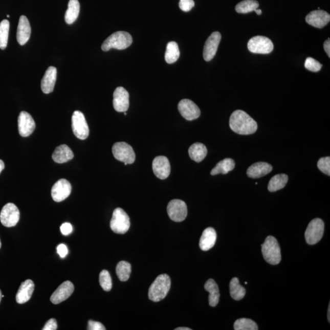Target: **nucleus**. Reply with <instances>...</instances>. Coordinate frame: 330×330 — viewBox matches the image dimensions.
Segmentation results:
<instances>
[{
  "mask_svg": "<svg viewBox=\"0 0 330 330\" xmlns=\"http://www.w3.org/2000/svg\"><path fill=\"white\" fill-rule=\"evenodd\" d=\"M180 56L179 46L175 42H169L166 46L165 55V61L168 64H172L177 61Z\"/></svg>",
  "mask_w": 330,
  "mask_h": 330,
  "instance_id": "obj_32",
  "label": "nucleus"
},
{
  "mask_svg": "<svg viewBox=\"0 0 330 330\" xmlns=\"http://www.w3.org/2000/svg\"><path fill=\"white\" fill-rule=\"evenodd\" d=\"M57 78V69L53 66L47 69L41 81V89L43 93L50 94L54 90Z\"/></svg>",
  "mask_w": 330,
  "mask_h": 330,
  "instance_id": "obj_21",
  "label": "nucleus"
},
{
  "mask_svg": "<svg viewBox=\"0 0 330 330\" xmlns=\"http://www.w3.org/2000/svg\"><path fill=\"white\" fill-rule=\"evenodd\" d=\"M20 211L13 203H8L3 207L0 213V221L5 227L11 228L19 221Z\"/></svg>",
  "mask_w": 330,
  "mask_h": 330,
  "instance_id": "obj_10",
  "label": "nucleus"
},
{
  "mask_svg": "<svg viewBox=\"0 0 330 330\" xmlns=\"http://www.w3.org/2000/svg\"><path fill=\"white\" fill-rule=\"evenodd\" d=\"M18 127L20 136L28 137L35 130V122L29 113L21 112L18 116Z\"/></svg>",
  "mask_w": 330,
  "mask_h": 330,
  "instance_id": "obj_16",
  "label": "nucleus"
},
{
  "mask_svg": "<svg viewBox=\"0 0 330 330\" xmlns=\"http://www.w3.org/2000/svg\"><path fill=\"white\" fill-rule=\"evenodd\" d=\"M72 127L75 136L78 139L86 140L89 136V127L83 113L74 112L72 117Z\"/></svg>",
  "mask_w": 330,
  "mask_h": 330,
  "instance_id": "obj_9",
  "label": "nucleus"
},
{
  "mask_svg": "<svg viewBox=\"0 0 330 330\" xmlns=\"http://www.w3.org/2000/svg\"><path fill=\"white\" fill-rule=\"evenodd\" d=\"M330 20V15L325 11H311L306 17L307 24L314 27L322 28L327 25Z\"/></svg>",
  "mask_w": 330,
  "mask_h": 330,
  "instance_id": "obj_19",
  "label": "nucleus"
},
{
  "mask_svg": "<svg viewBox=\"0 0 330 330\" xmlns=\"http://www.w3.org/2000/svg\"><path fill=\"white\" fill-rule=\"evenodd\" d=\"M274 46L268 37L257 36L252 37L248 43L249 51L258 54H269L273 51Z\"/></svg>",
  "mask_w": 330,
  "mask_h": 330,
  "instance_id": "obj_8",
  "label": "nucleus"
},
{
  "mask_svg": "<svg viewBox=\"0 0 330 330\" xmlns=\"http://www.w3.org/2000/svg\"><path fill=\"white\" fill-rule=\"evenodd\" d=\"M175 330H191V329L187 327H179L175 329Z\"/></svg>",
  "mask_w": 330,
  "mask_h": 330,
  "instance_id": "obj_47",
  "label": "nucleus"
},
{
  "mask_svg": "<svg viewBox=\"0 0 330 330\" xmlns=\"http://www.w3.org/2000/svg\"><path fill=\"white\" fill-rule=\"evenodd\" d=\"M88 330H105L106 328L102 323L90 320L88 321Z\"/></svg>",
  "mask_w": 330,
  "mask_h": 330,
  "instance_id": "obj_41",
  "label": "nucleus"
},
{
  "mask_svg": "<svg viewBox=\"0 0 330 330\" xmlns=\"http://www.w3.org/2000/svg\"><path fill=\"white\" fill-rule=\"evenodd\" d=\"M116 274L119 280L125 282L130 278L131 272V267L130 263L127 261L119 262L116 268Z\"/></svg>",
  "mask_w": 330,
  "mask_h": 330,
  "instance_id": "obj_33",
  "label": "nucleus"
},
{
  "mask_svg": "<svg viewBox=\"0 0 330 330\" xmlns=\"http://www.w3.org/2000/svg\"><path fill=\"white\" fill-rule=\"evenodd\" d=\"M5 168V163L3 162V160H0V174Z\"/></svg>",
  "mask_w": 330,
  "mask_h": 330,
  "instance_id": "obj_46",
  "label": "nucleus"
},
{
  "mask_svg": "<svg viewBox=\"0 0 330 330\" xmlns=\"http://www.w3.org/2000/svg\"><path fill=\"white\" fill-rule=\"evenodd\" d=\"M9 21L3 20L0 23V49L5 50L7 47L9 36Z\"/></svg>",
  "mask_w": 330,
  "mask_h": 330,
  "instance_id": "obj_35",
  "label": "nucleus"
},
{
  "mask_svg": "<svg viewBox=\"0 0 330 330\" xmlns=\"http://www.w3.org/2000/svg\"><path fill=\"white\" fill-rule=\"evenodd\" d=\"M171 288V279L167 274H162L153 282L149 289V298L153 302L164 299Z\"/></svg>",
  "mask_w": 330,
  "mask_h": 330,
  "instance_id": "obj_2",
  "label": "nucleus"
},
{
  "mask_svg": "<svg viewBox=\"0 0 330 330\" xmlns=\"http://www.w3.org/2000/svg\"><path fill=\"white\" fill-rule=\"evenodd\" d=\"M222 36L218 31L212 33L207 39L204 47L203 58L206 61H211L214 58L221 40Z\"/></svg>",
  "mask_w": 330,
  "mask_h": 330,
  "instance_id": "obj_15",
  "label": "nucleus"
},
{
  "mask_svg": "<svg viewBox=\"0 0 330 330\" xmlns=\"http://www.w3.org/2000/svg\"><path fill=\"white\" fill-rule=\"evenodd\" d=\"M2 247V243H1V240H0V248H1Z\"/></svg>",
  "mask_w": 330,
  "mask_h": 330,
  "instance_id": "obj_51",
  "label": "nucleus"
},
{
  "mask_svg": "<svg viewBox=\"0 0 330 330\" xmlns=\"http://www.w3.org/2000/svg\"><path fill=\"white\" fill-rule=\"evenodd\" d=\"M271 165L266 162H257L248 168L247 171L248 177L257 179L263 177L272 171Z\"/></svg>",
  "mask_w": 330,
  "mask_h": 330,
  "instance_id": "obj_23",
  "label": "nucleus"
},
{
  "mask_svg": "<svg viewBox=\"0 0 330 330\" xmlns=\"http://www.w3.org/2000/svg\"><path fill=\"white\" fill-rule=\"evenodd\" d=\"M34 284L31 279L21 282L16 295V301L18 304L27 303L30 300L34 292Z\"/></svg>",
  "mask_w": 330,
  "mask_h": 330,
  "instance_id": "obj_22",
  "label": "nucleus"
},
{
  "mask_svg": "<svg viewBox=\"0 0 330 330\" xmlns=\"http://www.w3.org/2000/svg\"><path fill=\"white\" fill-rule=\"evenodd\" d=\"M229 288H230L231 296L235 300H241L246 294L245 289L240 284L237 278H233L231 279L229 283Z\"/></svg>",
  "mask_w": 330,
  "mask_h": 330,
  "instance_id": "obj_31",
  "label": "nucleus"
},
{
  "mask_svg": "<svg viewBox=\"0 0 330 330\" xmlns=\"http://www.w3.org/2000/svg\"><path fill=\"white\" fill-rule=\"evenodd\" d=\"M323 48H324L325 51L326 53V54L328 55V57H330V40L329 39L326 40V41L323 43Z\"/></svg>",
  "mask_w": 330,
  "mask_h": 330,
  "instance_id": "obj_45",
  "label": "nucleus"
},
{
  "mask_svg": "<svg viewBox=\"0 0 330 330\" xmlns=\"http://www.w3.org/2000/svg\"><path fill=\"white\" fill-rule=\"evenodd\" d=\"M262 253L264 259L271 265H277L281 262L280 247L277 240L273 236H268L262 245Z\"/></svg>",
  "mask_w": 330,
  "mask_h": 330,
  "instance_id": "obj_4",
  "label": "nucleus"
},
{
  "mask_svg": "<svg viewBox=\"0 0 330 330\" xmlns=\"http://www.w3.org/2000/svg\"><path fill=\"white\" fill-rule=\"evenodd\" d=\"M57 253L61 258H64L67 256L68 253V249L67 246L64 244H59L56 248Z\"/></svg>",
  "mask_w": 330,
  "mask_h": 330,
  "instance_id": "obj_44",
  "label": "nucleus"
},
{
  "mask_svg": "<svg viewBox=\"0 0 330 330\" xmlns=\"http://www.w3.org/2000/svg\"><path fill=\"white\" fill-rule=\"evenodd\" d=\"M167 212L169 217L175 222H181L187 216V206L184 201L180 200H171L168 203Z\"/></svg>",
  "mask_w": 330,
  "mask_h": 330,
  "instance_id": "obj_11",
  "label": "nucleus"
},
{
  "mask_svg": "<svg viewBox=\"0 0 330 330\" xmlns=\"http://www.w3.org/2000/svg\"><path fill=\"white\" fill-rule=\"evenodd\" d=\"M152 169L154 174L157 178L162 180L168 178L171 172V165L167 157L165 156L156 157L153 160Z\"/></svg>",
  "mask_w": 330,
  "mask_h": 330,
  "instance_id": "obj_17",
  "label": "nucleus"
},
{
  "mask_svg": "<svg viewBox=\"0 0 330 330\" xmlns=\"http://www.w3.org/2000/svg\"><path fill=\"white\" fill-rule=\"evenodd\" d=\"M2 298V291H0V302H1Z\"/></svg>",
  "mask_w": 330,
  "mask_h": 330,
  "instance_id": "obj_50",
  "label": "nucleus"
},
{
  "mask_svg": "<svg viewBox=\"0 0 330 330\" xmlns=\"http://www.w3.org/2000/svg\"><path fill=\"white\" fill-rule=\"evenodd\" d=\"M329 315H330V304H329L328 310V315H327L328 320L329 322L330 321V316Z\"/></svg>",
  "mask_w": 330,
  "mask_h": 330,
  "instance_id": "obj_49",
  "label": "nucleus"
},
{
  "mask_svg": "<svg viewBox=\"0 0 330 330\" xmlns=\"http://www.w3.org/2000/svg\"><path fill=\"white\" fill-rule=\"evenodd\" d=\"M188 153L191 159L199 163L206 158L207 154V147L202 143H196L190 147Z\"/></svg>",
  "mask_w": 330,
  "mask_h": 330,
  "instance_id": "obj_27",
  "label": "nucleus"
},
{
  "mask_svg": "<svg viewBox=\"0 0 330 330\" xmlns=\"http://www.w3.org/2000/svg\"><path fill=\"white\" fill-rule=\"evenodd\" d=\"M234 328L235 330H257L258 329V326L253 320L242 318L235 322Z\"/></svg>",
  "mask_w": 330,
  "mask_h": 330,
  "instance_id": "obj_36",
  "label": "nucleus"
},
{
  "mask_svg": "<svg viewBox=\"0 0 330 330\" xmlns=\"http://www.w3.org/2000/svg\"><path fill=\"white\" fill-rule=\"evenodd\" d=\"M259 3L256 0H244L235 6V11L240 14H247L258 8Z\"/></svg>",
  "mask_w": 330,
  "mask_h": 330,
  "instance_id": "obj_34",
  "label": "nucleus"
},
{
  "mask_svg": "<svg viewBox=\"0 0 330 330\" xmlns=\"http://www.w3.org/2000/svg\"><path fill=\"white\" fill-rule=\"evenodd\" d=\"M113 107L116 112H125L129 108V94L123 87L116 88L113 93Z\"/></svg>",
  "mask_w": 330,
  "mask_h": 330,
  "instance_id": "obj_14",
  "label": "nucleus"
},
{
  "mask_svg": "<svg viewBox=\"0 0 330 330\" xmlns=\"http://www.w3.org/2000/svg\"><path fill=\"white\" fill-rule=\"evenodd\" d=\"M112 152L115 158L119 161L124 162L125 165L132 164L135 162L136 156L134 150L127 143H116L113 146Z\"/></svg>",
  "mask_w": 330,
  "mask_h": 330,
  "instance_id": "obj_7",
  "label": "nucleus"
},
{
  "mask_svg": "<svg viewBox=\"0 0 330 330\" xmlns=\"http://www.w3.org/2000/svg\"><path fill=\"white\" fill-rule=\"evenodd\" d=\"M229 126L235 133L244 135L253 134L257 129V122L246 112L239 109L232 113Z\"/></svg>",
  "mask_w": 330,
  "mask_h": 330,
  "instance_id": "obj_1",
  "label": "nucleus"
},
{
  "mask_svg": "<svg viewBox=\"0 0 330 330\" xmlns=\"http://www.w3.org/2000/svg\"><path fill=\"white\" fill-rule=\"evenodd\" d=\"M130 221L129 216L121 208H116L113 213L110 222V228L116 234H124L129 229Z\"/></svg>",
  "mask_w": 330,
  "mask_h": 330,
  "instance_id": "obj_5",
  "label": "nucleus"
},
{
  "mask_svg": "<svg viewBox=\"0 0 330 330\" xmlns=\"http://www.w3.org/2000/svg\"><path fill=\"white\" fill-rule=\"evenodd\" d=\"M74 156V153L70 147L65 144H62L56 147L53 153L52 159L56 163H64L71 160Z\"/></svg>",
  "mask_w": 330,
  "mask_h": 330,
  "instance_id": "obj_25",
  "label": "nucleus"
},
{
  "mask_svg": "<svg viewBox=\"0 0 330 330\" xmlns=\"http://www.w3.org/2000/svg\"><path fill=\"white\" fill-rule=\"evenodd\" d=\"M235 163L232 159H225L216 164L215 167L212 169L210 174L215 175L218 174H226L235 168Z\"/></svg>",
  "mask_w": 330,
  "mask_h": 330,
  "instance_id": "obj_29",
  "label": "nucleus"
},
{
  "mask_svg": "<svg viewBox=\"0 0 330 330\" xmlns=\"http://www.w3.org/2000/svg\"><path fill=\"white\" fill-rule=\"evenodd\" d=\"M206 291L209 292V305L215 307L217 305L219 300V291L217 284L213 279H209L204 285Z\"/></svg>",
  "mask_w": 330,
  "mask_h": 330,
  "instance_id": "obj_26",
  "label": "nucleus"
},
{
  "mask_svg": "<svg viewBox=\"0 0 330 330\" xmlns=\"http://www.w3.org/2000/svg\"><path fill=\"white\" fill-rule=\"evenodd\" d=\"M133 42L130 34L125 31H117L110 35L102 45L103 51L107 52L112 49L124 50Z\"/></svg>",
  "mask_w": 330,
  "mask_h": 330,
  "instance_id": "obj_3",
  "label": "nucleus"
},
{
  "mask_svg": "<svg viewBox=\"0 0 330 330\" xmlns=\"http://www.w3.org/2000/svg\"><path fill=\"white\" fill-rule=\"evenodd\" d=\"M193 0H180L179 2V8L182 11L189 12L194 6Z\"/></svg>",
  "mask_w": 330,
  "mask_h": 330,
  "instance_id": "obj_40",
  "label": "nucleus"
},
{
  "mask_svg": "<svg viewBox=\"0 0 330 330\" xmlns=\"http://www.w3.org/2000/svg\"><path fill=\"white\" fill-rule=\"evenodd\" d=\"M288 176L284 174H276L270 179L268 190L270 192L282 189L288 182Z\"/></svg>",
  "mask_w": 330,
  "mask_h": 330,
  "instance_id": "obj_30",
  "label": "nucleus"
},
{
  "mask_svg": "<svg viewBox=\"0 0 330 330\" xmlns=\"http://www.w3.org/2000/svg\"><path fill=\"white\" fill-rule=\"evenodd\" d=\"M71 191L70 182L64 179H59L52 188V197L55 202H61L70 195Z\"/></svg>",
  "mask_w": 330,
  "mask_h": 330,
  "instance_id": "obj_13",
  "label": "nucleus"
},
{
  "mask_svg": "<svg viewBox=\"0 0 330 330\" xmlns=\"http://www.w3.org/2000/svg\"><path fill=\"white\" fill-rule=\"evenodd\" d=\"M317 167L323 173L330 175V158L329 157H323L320 159L317 163Z\"/></svg>",
  "mask_w": 330,
  "mask_h": 330,
  "instance_id": "obj_39",
  "label": "nucleus"
},
{
  "mask_svg": "<svg viewBox=\"0 0 330 330\" xmlns=\"http://www.w3.org/2000/svg\"><path fill=\"white\" fill-rule=\"evenodd\" d=\"M61 232L64 235H68L72 233L73 231V228L71 223H64L61 226Z\"/></svg>",
  "mask_w": 330,
  "mask_h": 330,
  "instance_id": "obj_43",
  "label": "nucleus"
},
{
  "mask_svg": "<svg viewBox=\"0 0 330 330\" xmlns=\"http://www.w3.org/2000/svg\"><path fill=\"white\" fill-rule=\"evenodd\" d=\"M304 67L311 72H317L322 68V64L313 58H307L304 63Z\"/></svg>",
  "mask_w": 330,
  "mask_h": 330,
  "instance_id": "obj_38",
  "label": "nucleus"
},
{
  "mask_svg": "<svg viewBox=\"0 0 330 330\" xmlns=\"http://www.w3.org/2000/svg\"><path fill=\"white\" fill-rule=\"evenodd\" d=\"M324 223L320 218L311 220L306 229L305 239L307 244L315 245L322 239L324 232Z\"/></svg>",
  "mask_w": 330,
  "mask_h": 330,
  "instance_id": "obj_6",
  "label": "nucleus"
},
{
  "mask_svg": "<svg viewBox=\"0 0 330 330\" xmlns=\"http://www.w3.org/2000/svg\"><path fill=\"white\" fill-rule=\"evenodd\" d=\"M58 328L57 322L55 319H51L48 320L46 323L45 326L42 328L43 330H56Z\"/></svg>",
  "mask_w": 330,
  "mask_h": 330,
  "instance_id": "obj_42",
  "label": "nucleus"
},
{
  "mask_svg": "<svg viewBox=\"0 0 330 330\" xmlns=\"http://www.w3.org/2000/svg\"><path fill=\"white\" fill-rule=\"evenodd\" d=\"M74 291V285L71 281H66L62 283L56 290L53 292L50 301L55 304L61 303L67 300Z\"/></svg>",
  "mask_w": 330,
  "mask_h": 330,
  "instance_id": "obj_18",
  "label": "nucleus"
},
{
  "mask_svg": "<svg viewBox=\"0 0 330 330\" xmlns=\"http://www.w3.org/2000/svg\"><path fill=\"white\" fill-rule=\"evenodd\" d=\"M99 282L103 290L109 292L112 288V279L107 270H103L100 273Z\"/></svg>",
  "mask_w": 330,
  "mask_h": 330,
  "instance_id": "obj_37",
  "label": "nucleus"
},
{
  "mask_svg": "<svg viewBox=\"0 0 330 330\" xmlns=\"http://www.w3.org/2000/svg\"><path fill=\"white\" fill-rule=\"evenodd\" d=\"M80 6L78 0H69L68 9L65 14L66 23L71 25L77 19L80 13Z\"/></svg>",
  "mask_w": 330,
  "mask_h": 330,
  "instance_id": "obj_28",
  "label": "nucleus"
},
{
  "mask_svg": "<svg viewBox=\"0 0 330 330\" xmlns=\"http://www.w3.org/2000/svg\"><path fill=\"white\" fill-rule=\"evenodd\" d=\"M125 115H127V113L126 112H124Z\"/></svg>",
  "mask_w": 330,
  "mask_h": 330,
  "instance_id": "obj_52",
  "label": "nucleus"
},
{
  "mask_svg": "<svg viewBox=\"0 0 330 330\" xmlns=\"http://www.w3.org/2000/svg\"><path fill=\"white\" fill-rule=\"evenodd\" d=\"M31 29L29 20L25 15H21L20 17L19 21L17 31V40L20 46H24L28 40L30 39L31 36Z\"/></svg>",
  "mask_w": 330,
  "mask_h": 330,
  "instance_id": "obj_20",
  "label": "nucleus"
},
{
  "mask_svg": "<svg viewBox=\"0 0 330 330\" xmlns=\"http://www.w3.org/2000/svg\"><path fill=\"white\" fill-rule=\"evenodd\" d=\"M256 12V14L257 15H261L262 14V11L260 10V9H256L255 11H254Z\"/></svg>",
  "mask_w": 330,
  "mask_h": 330,
  "instance_id": "obj_48",
  "label": "nucleus"
},
{
  "mask_svg": "<svg viewBox=\"0 0 330 330\" xmlns=\"http://www.w3.org/2000/svg\"><path fill=\"white\" fill-rule=\"evenodd\" d=\"M178 109L182 117L187 121H193L200 117V109L193 101L189 99H183L179 102Z\"/></svg>",
  "mask_w": 330,
  "mask_h": 330,
  "instance_id": "obj_12",
  "label": "nucleus"
},
{
  "mask_svg": "<svg viewBox=\"0 0 330 330\" xmlns=\"http://www.w3.org/2000/svg\"><path fill=\"white\" fill-rule=\"evenodd\" d=\"M216 240V233L212 228H206L203 232L200 240V247L203 251H208L214 246Z\"/></svg>",
  "mask_w": 330,
  "mask_h": 330,
  "instance_id": "obj_24",
  "label": "nucleus"
}]
</instances>
